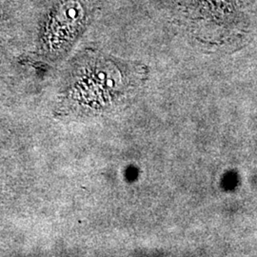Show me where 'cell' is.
Instances as JSON below:
<instances>
[{"mask_svg": "<svg viewBox=\"0 0 257 257\" xmlns=\"http://www.w3.org/2000/svg\"><path fill=\"white\" fill-rule=\"evenodd\" d=\"M41 0H0V41L35 42Z\"/></svg>", "mask_w": 257, "mask_h": 257, "instance_id": "2", "label": "cell"}, {"mask_svg": "<svg viewBox=\"0 0 257 257\" xmlns=\"http://www.w3.org/2000/svg\"><path fill=\"white\" fill-rule=\"evenodd\" d=\"M93 5V0H41L35 43L42 55H64L88 24Z\"/></svg>", "mask_w": 257, "mask_h": 257, "instance_id": "1", "label": "cell"}]
</instances>
